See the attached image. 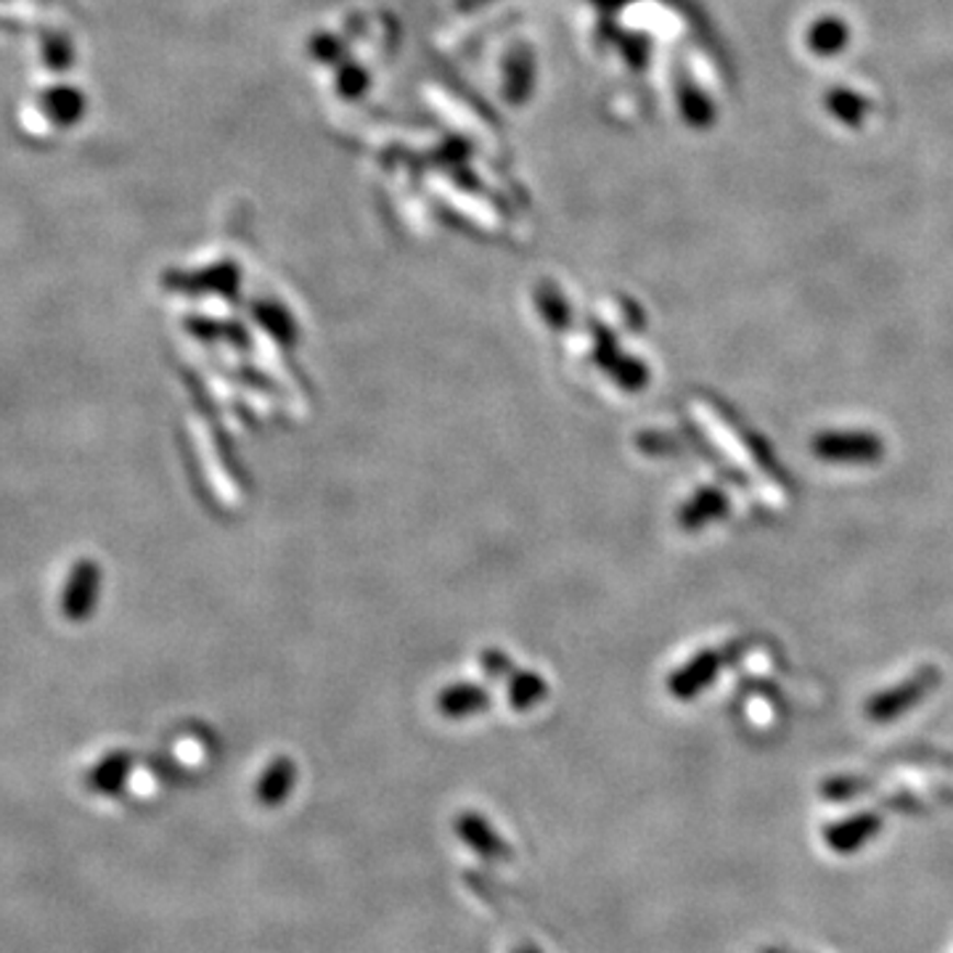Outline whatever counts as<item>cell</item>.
I'll return each instance as SVG.
<instances>
[{"label":"cell","instance_id":"cell-1","mask_svg":"<svg viewBox=\"0 0 953 953\" xmlns=\"http://www.w3.org/2000/svg\"><path fill=\"white\" fill-rule=\"evenodd\" d=\"M816 453L832 461H874L882 456V442L874 435H821Z\"/></svg>","mask_w":953,"mask_h":953},{"label":"cell","instance_id":"cell-2","mask_svg":"<svg viewBox=\"0 0 953 953\" xmlns=\"http://www.w3.org/2000/svg\"><path fill=\"white\" fill-rule=\"evenodd\" d=\"M96 572L99 570H96L90 562H80L72 570V578H69L67 588H64V602H61L64 615L72 617V620L88 617L86 612L90 609V604H93L96 583H99V575H96Z\"/></svg>","mask_w":953,"mask_h":953},{"label":"cell","instance_id":"cell-3","mask_svg":"<svg viewBox=\"0 0 953 953\" xmlns=\"http://www.w3.org/2000/svg\"><path fill=\"white\" fill-rule=\"evenodd\" d=\"M879 832L877 816H855V819L834 823L827 832V842L837 853H855L864 842Z\"/></svg>","mask_w":953,"mask_h":953},{"label":"cell","instance_id":"cell-4","mask_svg":"<svg viewBox=\"0 0 953 953\" xmlns=\"http://www.w3.org/2000/svg\"><path fill=\"white\" fill-rule=\"evenodd\" d=\"M927 686H930V679L911 681V684H906L904 688H898V692L893 694V699L890 697H882L877 702V705L872 707V715H874V718H887V715H895V713L906 710V707H909L911 702L917 699Z\"/></svg>","mask_w":953,"mask_h":953}]
</instances>
